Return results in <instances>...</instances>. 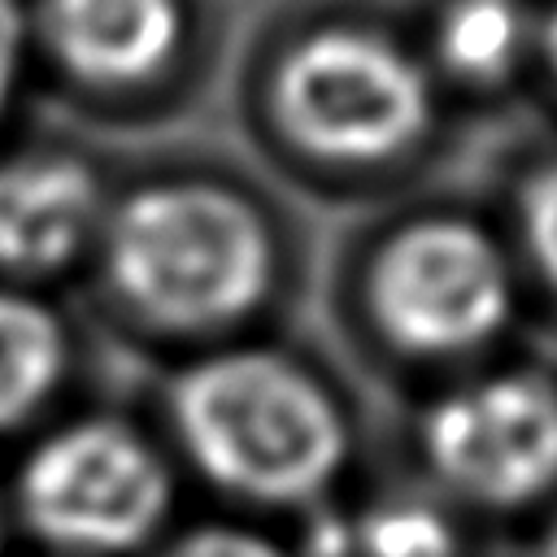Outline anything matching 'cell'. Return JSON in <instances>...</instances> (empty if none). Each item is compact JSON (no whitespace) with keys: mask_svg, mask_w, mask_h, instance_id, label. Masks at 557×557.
<instances>
[{"mask_svg":"<svg viewBox=\"0 0 557 557\" xmlns=\"http://www.w3.org/2000/svg\"><path fill=\"white\" fill-rule=\"evenodd\" d=\"M170 418L196 470L252 505H309L348 461L335 396L270 348H226L187 366Z\"/></svg>","mask_w":557,"mask_h":557,"instance_id":"cell-1","label":"cell"},{"mask_svg":"<svg viewBox=\"0 0 557 557\" xmlns=\"http://www.w3.org/2000/svg\"><path fill=\"white\" fill-rule=\"evenodd\" d=\"M104 257L117 296L165 331H218L248 318L274 274L257 209L205 183L131 196L109 226Z\"/></svg>","mask_w":557,"mask_h":557,"instance_id":"cell-2","label":"cell"},{"mask_svg":"<svg viewBox=\"0 0 557 557\" xmlns=\"http://www.w3.org/2000/svg\"><path fill=\"white\" fill-rule=\"evenodd\" d=\"M17 518L61 553L122 557L144 548L174 505L161 453L117 418H74L17 466Z\"/></svg>","mask_w":557,"mask_h":557,"instance_id":"cell-3","label":"cell"},{"mask_svg":"<svg viewBox=\"0 0 557 557\" xmlns=\"http://www.w3.org/2000/svg\"><path fill=\"white\" fill-rule=\"evenodd\" d=\"M287 131L322 157L374 161L409 148L431 117L422 70L379 35L331 26L292 48L274 83Z\"/></svg>","mask_w":557,"mask_h":557,"instance_id":"cell-4","label":"cell"},{"mask_svg":"<svg viewBox=\"0 0 557 557\" xmlns=\"http://www.w3.org/2000/svg\"><path fill=\"white\" fill-rule=\"evenodd\" d=\"M435 479L479 509H522L557 487V383L500 370L440 396L422 418Z\"/></svg>","mask_w":557,"mask_h":557,"instance_id":"cell-5","label":"cell"},{"mask_svg":"<svg viewBox=\"0 0 557 557\" xmlns=\"http://www.w3.org/2000/svg\"><path fill=\"white\" fill-rule=\"evenodd\" d=\"M370 309L396 348L457 357L505 326L509 270L479 226L453 218L413 222L379 252Z\"/></svg>","mask_w":557,"mask_h":557,"instance_id":"cell-6","label":"cell"},{"mask_svg":"<svg viewBox=\"0 0 557 557\" xmlns=\"http://www.w3.org/2000/svg\"><path fill=\"white\" fill-rule=\"evenodd\" d=\"M96 222V178L74 157L0 165V270H61Z\"/></svg>","mask_w":557,"mask_h":557,"instance_id":"cell-7","label":"cell"},{"mask_svg":"<svg viewBox=\"0 0 557 557\" xmlns=\"http://www.w3.org/2000/svg\"><path fill=\"white\" fill-rule=\"evenodd\" d=\"M57 57L87 83L122 87L152 78L183 39L178 0H48Z\"/></svg>","mask_w":557,"mask_h":557,"instance_id":"cell-8","label":"cell"},{"mask_svg":"<svg viewBox=\"0 0 557 557\" xmlns=\"http://www.w3.org/2000/svg\"><path fill=\"white\" fill-rule=\"evenodd\" d=\"M453 518L418 496L366 505L357 513L326 509L305 535V557H457Z\"/></svg>","mask_w":557,"mask_h":557,"instance_id":"cell-9","label":"cell"},{"mask_svg":"<svg viewBox=\"0 0 557 557\" xmlns=\"http://www.w3.org/2000/svg\"><path fill=\"white\" fill-rule=\"evenodd\" d=\"M65 331L48 305L0 287V435L26 426L61 387Z\"/></svg>","mask_w":557,"mask_h":557,"instance_id":"cell-10","label":"cell"},{"mask_svg":"<svg viewBox=\"0 0 557 557\" xmlns=\"http://www.w3.org/2000/svg\"><path fill=\"white\" fill-rule=\"evenodd\" d=\"M527 39L518 0H453L440 17V57L461 78H500Z\"/></svg>","mask_w":557,"mask_h":557,"instance_id":"cell-11","label":"cell"},{"mask_svg":"<svg viewBox=\"0 0 557 557\" xmlns=\"http://www.w3.org/2000/svg\"><path fill=\"white\" fill-rule=\"evenodd\" d=\"M157 557H287V553L274 540H265L261 531L231 527V522H209V527L183 531Z\"/></svg>","mask_w":557,"mask_h":557,"instance_id":"cell-12","label":"cell"},{"mask_svg":"<svg viewBox=\"0 0 557 557\" xmlns=\"http://www.w3.org/2000/svg\"><path fill=\"white\" fill-rule=\"evenodd\" d=\"M527 239L540 270L557 287V161L527 191Z\"/></svg>","mask_w":557,"mask_h":557,"instance_id":"cell-13","label":"cell"},{"mask_svg":"<svg viewBox=\"0 0 557 557\" xmlns=\"http://www.w3.org/2000/svg\"><path fill=\"white\" fill-rule=\"evenodd\" d=\"M22 4L17 0H0V113L13 104L17 91V74H22Z\"/></svg>","mask_w":557,"mask_h":557,"instance_id":"cell-14","label":"cell"},{"mask_svg":"<svg viewBox=\"0 0 557 557\" xmlns=\"http://www.w3.org/2000/svg\"><path fill=\"white\" fill-rule=\"evenodd\" d=\"M544 48H548V61H553V70H557V9H553V17H548V30H544Z\"/></svg>","mask_w":557,"mask_h":557,"instance_id":"cell-15","label":"cell"},{"mask_svg":"<svg viewBox=\"0 0 557 557\" xmlns=\"http://www.w3.org/2000/svg\"><path fill=\"white\" fill-rule=\"evenodd\" d=\"M540 557H557V518H553V527H548V535H544V553Z\"/></svg>","mask_w":557,"mask_h":557,"instance_id":"cell-16","label":"cell"},{"mask_svg":"<svg viewBox=\"0 0 557 557\" xmlns=\"http://www.w3.org/2000/svg\"><path fill=\"white\" fill-rule=\"evenodd\" d=\"M0 557H4V513H0Z\"/></svg>","mask_w":557,"mask_h":557,"instance_id":"cell-17","label":"cell"}]
</instances>
